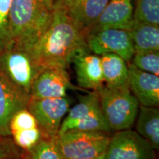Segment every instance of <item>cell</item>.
<instances>
[{
  "label": "cell",
  "instance_id": "1",
  "mask_svg": "<svg viewBox=\"0 0 159 159\" xmlns=\"http://www.w3.org/2000/svg\"><path fill=\"white\" fill-rule=\"evenodd\" d=\"M85 50L89 49L85 31L71 19L67 10L55 7L50 24L32 52L42 67L68 69L75 55Z\"/></svg>",
  "mask_w": 159,
  "mask_h": 159
},
{
  "label": "cell",
  "instance_id": "2",
  "mask_svg": "<svg viewBox=\"0 0 159 159\" xmlns=\"http://www.w3.org/2000/svg\"><path fill=\"white\" fill-rule=\"evenodd\" d=\"M54 11L52 0H12L11 43L32 50L50 24Z\"/></svg>",
  "mask_w": 159,
  "mask_h": 159
},
{
  "label": "cell",
  "instance_id": "3",
  "mask_svg": "<svg viewBox=\"0 0 159 159\" xmlns=\"http://www.w3.org/2000/svg\"><path fill=\"white\" fill-rule=\"evenodd\" d=\"M97 91L103 115L111 130L119 131L132 128L140 105L129 85L116 89L103 85Z\"/></svg>",
  "mask_w": 159,
  "mask_h": 159
},
{
  "label": "cell",
  "instance_id": "4",
  "mask_svg": "<svg viewBox=\"0 0 159 159\" xmlns=\"http://www.w3.org/2000/svg\"><path fill=\"white\" fill-rule=\"evenodd\" d=\"M42 68L32 50L25 47L11 43L0 52V70L16 87L29 95Z\"/></svg>",
  "mask_w": 159,
  "mask_h": 159
},
{
  "label": "cell",
  "instance_id": "5",
  "mask_svg": "<svg viewBox=\"0 0 159 159\" xmlns=\"http://www.w3.org/2000/svg\"><path fill=\"white\" fill-rule=\"evenodd\" d=\"M70 130L112 131L103 115L97 91L79 97L78 102L69 108L63 119L57 135Z\"/></svg>",
  "mask_w": 159,
  "mask_h": 159
},
{
  "label": "cell",
  "instance_id": "6",
  "mask_svg": "<svg viewBox=\"0 0 159 159\" xmlns=\"http://www.w3.org/2000/svg\"><path fill=\"white\" fill-rule=\"evenodd\" d=\"M111 135L102 131L70 130L56 136L63 159H94L106 150Z\"/></svg>",
  "mask_w": 159,
  "mask_h": 159
},
{
  "label": "cell",
  "instance_id": "7",
  "mask_svg": "<svg viewBox=\"0 0 159 159\" xmlns=\"http://www.w3.org/2000/svg\"><path fill=\"white\" fill-rule=\"evenodd\" d=\"M71 104V99L68 96L57 98H30L27 108L36 119L43 136L55 137Z\"/></svg>",
  "mask_w": 159,
  "mask_h": 159
},
{
  "label": "cell",
  "instance_id": "8",
  "mask_svg": "<svg viewBox=\"0 0 159 159\" xmlns=\"http://www.w3.org/2000/svg\"><path fill=\"white\" fill-rule=\"evenodd\" d=\"M104 159H156V153L136 130L126 129L111 136Z\"/></svg>",
  "mask_w": 159,
  "mask_h": 159
},
{
  "label": "cell",
  "instance_id": "9",
  "mask_svg": "<svg viewBox=\"0 0 159 159\" xmlns=\"http://www.w3.org/2000/svg\"><path fill=\"white\" fill-rule=\"evenodd\" d=\"M86 43L91 52L101 55L114 53L130 62L135 53L130 32L124 29H105L86 35Z\"/></svg>",
  "mask_w": 159,
  "mask_h": 159
},
{
  "label": "cell",
  "instance_id": "10",
  "mask_svg": "<svg viewBox=\"0 0 159 159\" xmlns=\"http://www.w3.org/2000/svg\"><path fill=\"white\" fill-rule=\"evenodd\" d=\"M70 80L67 69L45 66L41 69L31 86L30 98H57L67 96L69 89H77Z\"/></svg>",
  "mask_w": 159,
  "mask_h": 159
},
{
  "label": "cell",
  "instance_id": "11",
  "mask_svg": "<svg viewBox=\"0 0 159 159\" xmlns=\"http://www.w3.org/2000/svg\"><path fill=\"white\" fill-rule=\"evenodd\" d=\"M134 0H110L96 21L85 30V35L105 29L129 30L134 25Z\"/></svg>",
  "mask_w": 159,
  "mask_h": 159
},
{
  "label": "cell",
  "instance_id": "12",
  "mask_svg": "<svg viewBox=\"0 0 159 159\" xmlns=\"http://www.w3.org/2000/svg\"><path fill=\"white\" fill-rule=\"evenodd\" d=\"M30 95L21 91L0 70V136L11 137L9 125L12 116L26 108Z\"/></svg>",
  "mask_w": 159,
  "mask_h": 159
},
{
  "label": "cell",
  "instance_id": "13",
  "mask_svg": "<svg viewBox=\"0 0 159 159\" xmlns=\"http://www.w3.org/2000/svg\"><path fill=\"white\" fill-rule=\"evenodd\" d=\"M9 129L13 143L24 150L34 147L43 137L36 119L27 108L15 113L10 122Z\"/></svg>",
  "mask_w": 159,
  "mask_h": 159
},
{
  "label": "cell",
  "instance_id": "14",
  "mask_svg": "<svg viewBox=\"0 0 159 159\" xmlns=\"http://www.w3.org/2000/svg\"><path fill=\"white\" fill-rule=\"evenodd\" d=\"M128 85L139 105L143 106H159V76L146 72L128 63Z\"/></svg>",
  "mask_w": 159,
  "mask_h": 159
},
{
  "label": "cell",
  "instance_id": "15",
  "mask_svg": "<svg viewBox=\"0 0 159 159\" xmlns=\"http://www.w3.org/2000/svg\"><path fill=\"white\" fill-rule=\"evenodd\" d=\"M77 85L83 89L98 91L104 85L99 55L89 50L77 53L72 60Z\"/></svg>",
  "mask_w": 159,
  "mask_h": 159
},
{
  "label": "cell",
  "instance_id": "16",
  "mask_svg": "<svg viewBox=\"0 0 159 159\" xmlns=\"http://www.w3.org/2000/svg\"><path fill=\"white\" fill-rule=\"evenodd\" d=\"M99 57L105 86L116 89L129 85L128 62L114 53H105Z\"/></svg>",
  "mask_w": 159,
  "mask_h": 159
},
{
  "label": "cell",
  "instance_id": "17",
  "mask_svg": "<svg viewBox=\"0 0 159 159\" xmlns=\"http://www.w3.org/2000/svg\"><path fill=\"white\" fill-rule=\"evenodd\" d=\"M136 131L156 150L159 149V108L140 105L136 119Z\"/></svg>",
  "mask_w": 159,
  "mask_h": 159
},
{
  "label": "cell",
  "instance_id": "18",
  "mask_svg": "<svg viewBox=\"0 0 159 159\" xmlns=\"http://www.w3.org/2000/svg\"><path fill=\"white\" fill-rule=\"evenodd\" d=\"M110 0H75L68 13L85 31L100 16Z\"/></svg>",
  "mask_w": 159,
  "mask_h": 159
},
{
  "label": "cell",
  "instance_id": "19",
  "mask_svg": "<svg viewBox=\"0 0 159 159\" xmlns=\"http://www.w3.org/2000/svg\"><path fill=\"white\" fill-rule=\"evenodd\" d=\"M129 32L135 52L159 51V26L134 21Z\"/></svg>",
  "mask_w": 159,
  "mask_h": 159
},
{
  "label": "cell",
  "instance_id": "20",
  "mask_svg": "<svg viewBox=\"0 0 159 159\" xmlns=\"http://www.w3.org/2000/svg\"><path fill=\"white\" fill-rule=\"evenodd\" d=\"M25 159H63L55 137H43L34 147L25 150Z\"/></svg>",
  "mask_w": 159,
  "mask_h": 159
},
{
  "label": "cell",
  "instance_id": "21",
  "mask_svg": "<svg viewBox=\"0 0 159 159\" xmlns=\"http://www.w3.org/2000/svg\"><path fill=\"white\" fill-rule=\"evenodd\" d=\"M134 19L159 26V0H134Z\"/></svg>",
  "mask_w": 159,
  "mask_h": 159
},
{
  "label": "cell",
  "instance_id": "22",
  "mask_svg": "<svg viewBox=\"0 0 159 159\" xmlns=\"http://www.w3.org/2000/svg\"><path fill=\"white\" fill-rule=\"evenodd\" d=\"M130 63L140 70L159 75V51L135 52Z\"/></svg>",
  "mask_w": 159,
  "mask_h": 159
},
{
  "label": "cell",
  "instance_id": "23",
  "mask_svg": "<svg viewBox=\"0 0 159 159\" xmlns=\"http://www.w3.org/2000/svg\"><path fill=\"white\" fill-rule=\"evenodd\" d=\"M12 0H0V52L11 43L10 12Z\"/></svg>",
  "mask_w": 159,
  "mask_h": 159
},
{
  "label": "cell",
  "instance_id": "24",
  "mask_svg": "<svg viewBox=\"0 0 159 159\" xmlns=\"http://www.w3.org/2000/svg\"><path fill=\"white\" fill-rule=\"evenodd\" d=\"M18 156L19 151L11 137L0 136V159H14Z\"/></svg>",
  "mask_w": 159,
  "mask_h": 159
},
{
  "label": "cell",
  "instance_id": "25",
  "mask_svg": "<svg viewBox=\"0 0 159 159\" xmlns=\"http://www.w3.org/2000/svg\"><path fill=\"white\" fill-rule=\"evenodd\" d=\"M75 0H52L55 7H58V8H63L66 10L69 9L71 5L74 3Z\"/></svg>",
  "mask_w": 159,
  "mask_h": 159
},
{
  "label": "cell",
  "instance_id": "26",
  "mask_svg": "<svg viewBox=\"0 0 159 159\" xmlns=\"http://www.w3.org/2000/svg\"><path fill=\"white\" fill-rule=\"evenodd\" d=\"M94 159H104V154L102 155V156H100L97 157V158H94Z\"/></svg>",
  "mask_w": 159,
  "mask_h": 159
}]
</instances>
